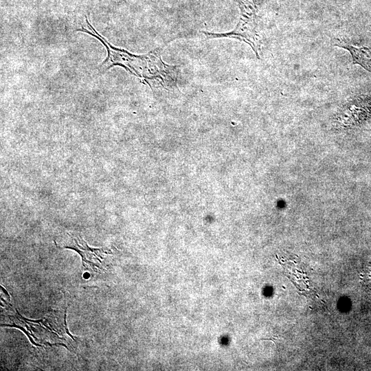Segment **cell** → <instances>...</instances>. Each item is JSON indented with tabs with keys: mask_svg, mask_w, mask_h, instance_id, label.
<instances>
[{
	"mask_svg": "<svg viewBox=\"0 0 371 371\" xmlns=\"http://www.w3.org/2000/svg\"><path fill=\"white\" fill-rule=\"evenodd\" d=\"M86 22L89 30L83 27L77 30L95 37L107 50L106 59L98 67L100 73H103L112 67L117 65L145 80L149 85V81H154L166 88L175 86L178 67L169 65L161 60V47L157 48L144 55L132 54L124 49L112 46L96 32L87 18Z\"/></svg>",
	"mask_w": 371,
	"mask_h": 371,
	"instance_id": "6da1fadb",
	"label": "cell"
},
{
	"mask_svg": "<svg viewBox=\"0 0 371 371\" xmlns=\"http://www.w3.org/2000/svg\"><path fill=\"white\" fill-rule=\"evenodd\" d=\"M240 9V18L236 27L226 33L202 32L207 39L232 38L249 44L258 58L259 57L260 36L258 32V8L253 0H236Z\"/></svg>",
	"mask_w": 371,
	"mask_h": 371,
	"instance_id": "7a4b0ae2",
	"label": "cell"
},
{
	"mask_svg": "<svg viewBox=\"0 0 371 371\" xmlns=\"http://www.w3.org/2000/svg\"><path fill=\"white\" fill-rule=\"evenodd\" d=\"M67 234L75 242V245L65 246L63 248L71 249L78 252L82 257V265L87 269H88V265H89L90 268L92 269V271L95 272H97L95 266L100 269H102L98 265L95 264L94 261L98 260L101 263L102 261L100 258H104L102 254H111V251L107 248H91L89 247L87 243L80 236L71 234L70 233H67Z\"/></svg>",
	"mask_w": 371,
	"mask_h": 371,
	"instance_id": "3957f363",
	"label": "cell"
},
{
	"mask_svg": "<svg viewBox=\"0 0 371 371\" xmlns=\"http://www.w3.org/2000/svg\"><path fill=\"white\" fill-rule=\"evenodd\" d=\"M337 46L348 49L352 57L353 64H358L371 72V50L367 47H357L350 45L337 44Z\"/></svg>",
	"mask_w": 371,
	"mask_h": 371,
	"instance_id": "277c9868",
	"label": "cell"
},
{
	"mask_svg": "<svg viewBox=\"0 0 371 371\" xmlns=\"http://www.w3.org/2000/svg\"><path fill=\"white\" fill-rule=\"evenodd\" d=\"M360 280L364 286L371 291V262L363 267L360 274Z\"/></svg>",
	"mask_w": 371,
	"mask_h": 371,
	"instance_id": "5b68a950",
	"label": "cell"
},
{
	"mask_svg": "<svg viewBox=\"0 0 371 371\" xmlns=\"http://www.w3.org/2000/svg\"><path fill=\"white\" fill-rule=\"evenodd\" d=\"M1 290L3 291V293L6 295L8 299L10 300V295L6 292V291L4 289V288L2 286H1Z\"/></svg>",
	"mask_w": 371,
	"mask_h": 371,
	"instance_id": "8992f818",
	"label": "cell"
}]
</instances>
